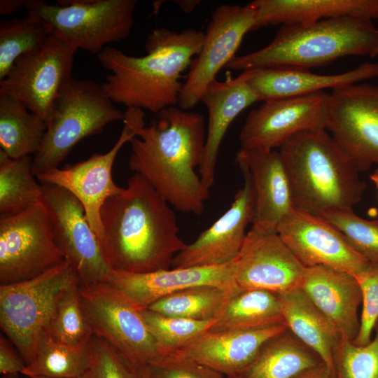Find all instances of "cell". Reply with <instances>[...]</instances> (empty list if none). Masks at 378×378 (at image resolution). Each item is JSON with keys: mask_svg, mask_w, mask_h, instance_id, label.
I'll return each instance as SVG.
<instances>
[{"mask_svg": "<svg viewBox=\"0 0 378 378\" xmlns=\"http://www.w3.org/2000/svg\"><path fill=\"white\" fill-rule=\"evenodd\" d=\"M237 164L244 183L230 206L175 255L172 268L220 265L237 258L247 234L246 227L253 222L255 195L247 168L242 164Z\"/></svg>", "mask_w": 378, "mask_h": 378, "instance_id": "obj_18", "label": "cell"}, {"mask_svg": "<svg viewBox=\"0 0 378 378\" xmlns=\"http://www.w3.org/2000/svg\"><path fill=\"white\" fill-rule=\"evenodd\" d=\"M256 11L245 6L223 4L215 9L204 32L198 55L192 59L183 83L178 105L188 111L200 102L222 68L236 56L246 33L253 31Z\"/></svg>", "mask_w": 378, "mask_h": 378, "instance_id": "obj_14", "label": "cell"}, {"mask_svg": "<svg viewBox=\"0 0 378 378\" xmlns=\"http://www.w3.org/2000/svg\"><path fill=\"white\" fill-rule=\"evenodd\" d=\"M77 50L50 34L38 49L15 62L0 81V95L18 100L47 122L57 97L72 78Z\"/></svg>", "mask_w": 378, "mask_h": 378, "instance_id": "obj_11", "label": "cell"}, {"mask_svg": "<svg viewBox=\"0 0 378 378\" xmlns=\"http://www.w3.org/2000/svg\"><path fill=\"white\" fill-rule=\"evenodd\" d=\"M33 158H10L0 149V214H19L42 202V185L35 181Z\"/></svg>", "mask_w": 378, "mask_h": 378, "instance_id": "obj_31", "label": "cell"}, {"mask_svg": "<svg viewBox=\"0 0 378 378\" xmlns=\"http://www.w3.org/2000/svg\"><path fill=\"white\" fill-rule=\"evenodd\" d=\"M104 257L114 271L146 273L167 270L186 245L174 212L141 175L108 198L100 211Z\"/></svg>", "mask_w": 378, "mask_h": 378, "instance_id": "obj_1", "label": "cell"}, {"mask_svg": "<svg viewBox=\"0 0 378 378\" xmlns=\"http://www.w3.org/2000/svg\"><path fill=\"white\" fill-rule=\"evenodd\" d=\"M179 8L186 13L192 12L201 3L200 0H176L173 1Z\"/></svg>", "mask_w": 378, "mask_h": 378, "instance_id": "obj_45", "label": "cell"}, {"mask_svg": "<svg viewBox=\"0 0 378 378\" xmlns=\"http://www.w3.org/2000/svg\"><path fill=\"white\" fill-rule=\"evenodd\" d=\"M235 162L247 168L252 180L255 195L252 225L277 231L281 222L296 208L289 176L279 150L239 149Z\"/></svg>", "mask_w": 378, "mask_h": 378, "instance_id": "obj_21", "label": "cell"}, {"mask_svg": "<svg viewBox=\"0 0 378 378\" xmlns=\"http://www.w3.org/2000/svg\"><path fill=\"white\" fill-rule=\"evenodd\" d=\"M253 31L270 25L310 24L344 16L378 18V0H255Z\"/></svg>", "mask_w": 378, "mask_h": 378, "instance_id": "obj_26", "label": "cell"}, {"mask_svg": "<svg viewBox=\"0 0 378 378\" xmlns=\"http://www.w3.org/2000/svg\"><path fill=\"white\" fill-rule=\"evenodd\" d=\"M141 378H148L146 372L143 370H139Z\"/></svg>", "mask_w": 378, "mask_h": 378, "instance_id": "obj_50", "label": "cell"}, {"mask_svg": "<svg viewBox=\"0 0 378 378\" xmlns=\"http://www.w3.org/2000/svg\"><path fill=\"white\" fill-rule=\"evenodd\" d=\"M304 269L277 231L252 225L237 258L235 282L281 293L300 286Z\"/></svg>", "mask_w": 378, "mask_h": 378, "instance_id": "obj_19", "label": "cell"}, {"mask_svg": "<svg viewBox=\"0 0 378 378\" xmlns=\"http://www.w3.org/2000/svg\"><path fill=\"white\" fill-rule=\"evenodd\" d=\"M250 74L251 70H246L232 78L228 73L224 80L211 83L201 99L208 111V124L198 174L209 190L214 183L220 146L228 128L244 109L261 102L248 83Z\"/></svg>", "mask_w": 378, "mask_h": 378, "instance_id": "obj_22", "label": "cell"}, {"mask_svg": "<svg viewBox=\"0 0 378 378\" xmlns=\"http://www.w3.org/2000/svg\"><path fill=\"white\" fill-rule=\"evenodd\" d=\"M328 97L320 92L264 101L246 118L239 134L240 149H274L302 131L326 130Z\"/></svg>", "mask_w": 378, "mask_h": 378, "instance_id": "obj_16", "label": "cell"}, {"mask_svg": "<svg viewBox=\"0 0 378 378\" xmlns=\"http://www.w3.org/2000/svg\"><path fill=\"white\" fill-rule=\"evenodd\" d=\"M19 374H3L2 378H20Z\"/></svg>", "mask_w": 378, "mask_h": 378, "instance_id": "obj_47", "label": "cell"}, {"mask_svg": "<svg viewBox=\"0 0 378 378\" xmlns=\"http://www.w3.org/2000/svg\"><path fill=\"white\" fill-rule=\"evenodd\" d=\"M355 277L361 290L362 307L359 331L353 342L363 346L370 342L378 322V262H369Z\"/></svg>", "mask_w": 378, "mask_h": 378, "instance_id": "obj_40", "label": "cell"}, {"mask_svg": "<svg viewBox=\"0 0 378 378\" xmlns=\"http://www.w3.org/2000/svg\"><path fill=\"white\" fill-rule=\"evenodd\" d=\"M370 178L374 185L378 184V167L377 169L370 175Z\"/></svg>", "mask_w": 378, "mask_h": 378, "instance_id": "obj_46", "label": "cell"}, {"mask_svg": "<svg viewBox=\"0 0 378 378\" xmlns=\"http://www.w3.org/2000/svg\"><path fill=\"white\" fill-rule=\"evenodd\" d=\"M239 288L202 285L166 296L148 308L155 312L196 321L215 320L229 298Z\"/></svg>", "mask_w": 378, "mask_h": 378, "instance_id": "obj_32", "label": "cell"}, {"mask_svg": "<svg viewBox=\"0 0 378 378\" xmlns=\"http://www.w3.org/2000/svg\"><path fill=\"white\" fill-rule=\"evenodd\" d=\"M321 216L337 227L368 261L378 262V219L363 218L353 209L332 211Z\"/></svg>", "mask_w": 378, "mask_h": 378, "instance_id": "obj_38", "label": "cell"}, {"mask_svg": "<svg viewBox=\"0 0 378 378\" xmlns=\"http://www.w3.org/2000/svg\"><path fill=\"white\" fill-rule=\"evenodd\" d=\"M286 328L281 323L246 330L207 331L185 347L169 353L192 359L224 376L238 375L266 341Z\"/></svg>", "mask_w": 378, "mask_h": 378, "instance_id": "obj_23", "label": "cell"}, {"mask_svg": "<svg viewBox=\"0 0 378 378\" xmlns=\"http://www.w3.org/2000/svg\"><path fill=\"white\" fill-rule=\"evenodd\" d=\"M78 285H74L62 294L48 331L55 340L66 345L87 348L94 334L81 307Z\"/></svg>", "mask_w": 378, "mask_h": 378, "instance_id": "obj_36", "label": "cell"}, {"mask_svg": "<svg viewBox=\"0 0 378 378\" xmlns=\"http://www.w3.org/2000/svg\"><path fill=\"white\" fill-rule=\"evenodd\" d=\"M277 232L305 267L325 266L356 276L369 262L332 224L297 207L281 222Z\"/></svg>", "mask_w": 378, "mask_h": 378, "instance_id": "obj_17", "label": "cell"}, {"mask_svg": "<svg viewBox=\"0 0 378 378\" xmlns=\"http://www.w3.org/2000/svg\"><path fill=\"white\" fill-rule=\"evenodd\" d=\"M378 56V45L377 46V48H375L374 51L373 52L372 55H371L370 57H375Z\"/></svg>", "mask_w": 378, "mask_h": 378, "instance_id": "obj_49", "label": "cell"}, {"mask_svg": "<svg viewBox=\"0 0 378 378\" xmlns=\"http://www.w3.org/2000/svg\"><path fill=\"white\" fill-rule=\"evenodd\" d=\"M13 344L3 335L0 336V373L21 374L26 364Z\"/></svg>", "mask_w": 378, "mask_h": 378, "instance_id": "obj_42", "label": "cell"}, {"mask_svg": "<svg viewBox=\"0 0 378 378\" xmlns=\"http://www.w3.org/2000/svg\"><path fill=\"white\" fill-rule=\"evenodd\" d=\"M237 259L214 266L169 268L146 273L113 270L107 281L111 288L139 309L184 289L202 285L230 287L235 282Z\"/></svg>", "mask_w": 378, "mask_h": 378, "instance_id": "obj_20", "label": "cell"}, {"mask_svg": "<svg viewBox=\"0 0 378 378\" xmlns=\"http://www.w3.org/2000/svg\"><path fill=\"white\" fill-rule=\"evenodd\" d=\"M123 127L113 146L103 154H93L88 159L65 168H54L36 176L41 184L63 188L74 195L84 207L86 218L99 239L102 235L101 209L106 200L118 194L122 188L112 178V167L122 147L137 136L145 125L144 113L138 108H127Z\"/></svg>", "mask_w": 378, "mask_h": 378, "instance_id": "obj_12", "label": "cell"}, {"mask_svg": "<svg viewBox=\"0 0 378 378\" xmlns=\"http://www.w3.org/2000/svg\"><path fill=\"white\" fill-rule=\"evenodd\" d=\"M225 378H240L237 375H232V376H225Z\"/></svg>", "mask_w": 378, "mask_h": 378, "instance_id": "obj_51", "label": "cell"}, {"mask_svg": "<svg viewBox=\"0 0 378 378\" xmlns=\"http://www.w3.org/2000/svg\"><path fill=\"white\" fill-rule=\"evenodd\" d=\"M65 259L43 202L17 214L1 216L0 285L33 279Z\"/></svg>", "mask_w": 378, "mask_h": 378, "instance_id": "obj_10", "label": "cell"}, {"mask_svg": "<svg viewBox=\"0 0 378 378\" xmlns=\"http://www.w3.org/2000/svg\"><path fill=\"white\" fill-rule=\"evenodd\" d=\"M277 294L288 330L334 371L333 352L342 339L338 329L300 287Z\"/></svg>", "mask_w": 378, "mask_h": 378, "instance_id": "obj_27", "label": "cell"}, {"mask_svg": "<svg viewBox=\"0 0 378 378\" xmlns=\"http://www.w3.org/2000/svg\"><path fill=\"white\" fill-rule=\"evenodd\" d=\"M90 363V345L87 348L69 346L55 340L48 330L41 337L32 361L21 374L27 377H78L87 372Z\"/></svg>", "mask_w": 378, "mask_h": 378, "instance_id": "obj_33", "label": "cell"}, {"mask_svg": "<svg viewBox=\"0 0 378 378\" xmlns=\"http://www.w3.org/2000/svg\"><path fill=\"white\" fill-rule=\"evenodd\" d=\"M377 45L378 28L365 18L344 16L310 24H284L268 45L235 56L225 68L242 71L265 68L308 70L343 57H371Z\"/></svg>", "mask_w": 378, "mask_h": 378, "instance_id": "obj_4", "label": "cell"}, {"mask_svg": "<svg viewBox=\"0 0 378 378\" xmlns=\"http://www.w3.org/2000/svg\"><path fill=\"white\" fill-rule=\"evenodd\" d=\"M299 287L335 326L342 339H356L362 295L354 275L325 266L305 267Z\"/></svg>", "mask_w": 378, "mask_h": 378, "instance_id": "obj_24", "label": "cell"}, {"mask_svg": "<svg viewBox=\"0 0 378 378\" xmlns=\"http://www.w3.org/2000/svg\"><path fill=\"white\" fill-rule=\"evenodd\" d=\"M158 115L130 141L129 168L178 211L201 215L209 196L196 172L204 155V116L176 106Z\"/></svg>", "mask_w": 378, "mask_h": 378, "instance_id": "obj_2", "label": "cell"}, {"mask_svg": "<svg viewBox=\"0 0 378 378\" xmlns=\"http://www.w3.org/2000/svg\"><path fill=\"white\" fill-rule=\"evenodd\" d=\"M297 378H337L335 372L325 363L312 368Z\"/></svg>", "mask_w": 378, "mask_h": 378, "instance_id": "obj_43", "label": "cell"}, {"mask_svg": "<svg viewBox=\"0 0 378 378\" xmlns=\"http://www.w3.org/2000/svg\"><path fill=\"white\" fill-rule=\"evenodd\" d=\"M46 129V121L20 102L0 95V146L10 158L34 155Z\"/></svg>", "mask_w": 378, "mask_h": 378, "instance_id": "obj_30", "label": "cell"}, {"mask_svg": "<svg viewBox=\"0 0 378 378\" xmlns=\"http://www.w3.org/2000/svg\"><path fill=\"white\" fill-rule=\"evenodd\" d=\"M248 83L260 101L312 94L378 78V62H364L337 74H317L305 69L265 68L250 69Z\"/></svg>", "mask_w": 378, "mask_h": 378, "instance_id": "obj_25", "label": "cell"}, {"mask_svg": "<svg viewBox=\"0 0 378 378\" xmlns=\"http://www.w3.org/2000/svg\"><path fill=\"white\" fill-rule=\"evenodd\" d=\"M24 0H1L0 14L10 15L18 11L22 5H24Z\"/></svg>", "mask_w": 378, "mask_h": 378, "instance_id": "obj_44", "label": "cell"}, {"mask_svg": "<svg viewBox=\"0 0 378 378\" xmlns=\"http://www.w3.org/2000/svg\"><path fill=\"white\" fill-rule=\"evenodd\" d=\"M375 186H376V187H377V189H378V184H377V185H375Z\"/></svg>", "mask_w": 378, "mask_h": 378, "instance_id": "obj_52", "label": "cell"}, {"mask_svg": "<svg viewBox=\"0 0 378 378\" xmlns=\"http://www.w3.org/2000/svg\"><path fill=\"white\" fill-rule=\"evenodd\" d=\"M324 363L321 358L288 328L261 346L240 378H297Z\"/></svg>", "mask_w": 378, "mask_h": 378, "instance_id": "obj_28", "label": "cell"}, {"mask_svg": "<svg viewBox=\"0 0 378 378\" xmlns=\"http://www.w3.org/2000/svg\"><path fill=\"white\" fill-rule=\"evenodd\" d=\"M204 39L201 30L160 28L148 35L144 56H130L106 46L97 55L109 71L103 88L114 103L127 108L158 114L176 106L183 85L181 75L200 52Z\"/></svg>", "mask_w": 378, "mask_h": 378, "instance_id": "obj_3", "label": "cell"}, {"mask_svg": "<svg viewBox=\"0 0 378 378\" xmlns=\"http://www.w3.org/2000/svg\"><path fill=\"white\" fill-rule=\"evenodd\" d=\"M326 130L359 172L378 165V85L356 83L332 90Z\"/></svg>", "mask_w": 378, "mask_h": 378, "instance_id": "obj_15", "label": "cell"}, {"mask_svg": "<svg viewBox=\"0 0 378 378\" xmlns=\"http://www.w3.org/2000/svg\"><path fill=\"white\" fill-rule=\"evenodd\" d=\"M76 284H80L78 274L65 259L33 279L0 285V326L26 365L50 329L62 294Z\"/></svg>", "mask_w": 378, "mask_h": 378, "instance_id": "obj_7", "label": "cell"}, {"mask_svg": "<svg viewBox=\"0 0 378 378\" xmlns=\"http://www.w3.org/2000/svg\"><path fill=\"white\" fill-rule=\"evenodd\" d=\"M81 307L94 335L141 370L163 354L140 312L106 284L78 285Z\"/></svg>", "mask_w": 378, "mask_h": 378, "instance_id": "obj_9", "label": "cell"}, {"mask_svg": "<svg viewBox=\"0 0 378 378\" xmlns=\"http://www.w3.org/2000/svg\"><path fill=\"white\" fill-rule=\"evenodd\" d=\"M50 31L43 22L27 15L0 22V81L21 56L38 49Z\"/></svg>", "mask_w": 378, "mask_h": 378, "instance_id": "obj_34", "label": "cell"}, {"mask_svg": "<svg viewBox=\"0 0 378 378\" xmlns=\"http://www.w3.org/2000/svg\"><path fill=\"white\" fill-rule=\"evenodd\" d=\"M25 378H29V377H25Z\"/></svg>", "mask_w": 378, "mask_h": 378, "instance_id": "obj_53", "label": "cell"}, {"mask_svg": "<svg viewBox=\"0 0 378 378\" xmlns=\"http://www.w3.org/2000/svg\"><path fill=\"white\" fill-rule=\"evenodd\" d=\"M141 370L148 378H225L202 364L174 353H167Z\"/></svg>", "mask_w": 378, "mask_h": 378, "instance_id": "obj_41", "label": "cell"}, {"mask_svg": "<svg viewBox=\"0 0 378 378\" xmlns=\"http://www.w3.org/2000/svg\"><path fill=\"white\" fill-rule=\"evenodd\" d=\"M374 336L365 345L342 339L332 355L337 378H378V322Z\"/></svg>", "mask_w": 378, "mask_h": 378, "instance_id": "obj_37", "label": "cell"}, {"mask_svg": "<svg viewBox=\"0 0 378 378\" xmlns=\"http://www.w3.org/2000/svg\"><path fill=\"white\" fill-rule=\"evenodd\" d=\"M85 374L81 376V377H74V378H85ZM29 378H52V377H42V376H35V377H29Z\"/></svg>", "mask_w": 378, "mask_h": 378, "instance_id": "obj_48", "label": "cell"}, {"mask_svg": "<svg viewBox=\"0 0 378 378\" xmlns=\"http://www.w3.org/2000/svg\"><path fill=\"white\" fill-rule=\"evenodd\" d=\"M90 363L85 378H141L139 370L95 335L90 343Z\"/></svg>", "mask_w": 378, "mask_h": 378, "instance_id": "obj_39", "label": "cell"}, {"mask_svg": "<svg viewBox=\"0 0 378 378\" xmlns=\"http://www.w3.org/2000/svg\"><path fill=\"white\" fill-rule=\"evenodd\" d=\"M43 203L55 241L74 265L80 285L104 284L113 270L108 264L99 237L90 225L80 201L66 189L41 184Z\"/></svg>", "mask_w": 378, "mask_h": 378, "instance_id": "obj_13", "label": "cell"}, {"mask_svg": "<svg viewBox=\"0 0 378 378\" xmlns=\"http://www.w3.org/2000/svg\"><path fill=\"white\" fill-rule=\"evenodd\" d=\"M123 118L102 84L72 78L51 110L41 145L33 157L34 175L58 167L79 141Z\"/></svg>", "mask_w": 378, "mask_h": 378, "instance_id": "obj_6", "label": "cell"}, {"mask_svg": "<svg viewBox=\"0 0 378 378\" xmlns=\"http://www.w3.org/2000/svg\"><path fill=\"white\" fill-rule=\"evenodd\" d=\"M52 5L26 0L28 15L76 50L97 55L107 44L125 39L134 25L136 0H63Z\"/></svg>", "mask_w": 378, "mask_h": 378, "instance_id": "obj_8", "label": "cell"}, {"mask_svg": "<svg viewBox=\"0 0 378 378\" xmlns=\"http://www.w3.org/2000/svg\"><path fill=\"white\" fill-rule=\"evenodd\" d=\"M140 312L163 355L188 345L209 331L215 321L169 316L148 309H140Z\"/></svg>", "mask_w": 378, "mask_h": 378, "instance_id": "obj_35", "label": "cell"}, {"mask_svg": "<svg viewBox=\"0 0 378 378\" xmlns=\"http://www.w3.org/2000/svg\"><path fill=\"white\" fill-rule=\"evenodd\" d=\"M296 207L317 216L353 209L366 186L325 129L297 133L280 147Z\"/></svg>", "mask_w": 378, "mask_h": 378, "instance_id": "obj_5", "label": "cell"}, {"mask_svg": "<svg viewBox=\"0 0 378 378\" xmlns=\"http://www.w3.org/2000/svg\"><path fill=\"white\" fill-rule=\"evenodd\" d=\"M285 323L279 295L261 289L236 290L209 331L246 330Z\"/></svg>", "mask_w": 378, "mask_h": 378, "instance_id": "obj_29", "label": "cell"}]
</instances>
